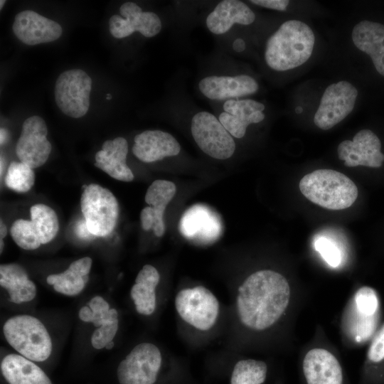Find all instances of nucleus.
Returning <instances> with one entry per match:
<instances>
[{"label":"nucleus","mask_w":384,"mask_h":384,"mask_svg":"<svg viewBox=\"0 0 384 384\" xmlns=\"http://www.w3.org/2000/svg\"><path fill=\"white\" fill-rule=\"evenodd\" d=\"M92 260L85 257L73 262L69 267L62 273L50 274L46 278L48 284L53 285L54 289L68 296L80 294L86 284L83 277L87 275L91 269Z\"/></svg>","instance_id":"28"},{"label":"nucleus","mask_w":384,"mask_h":384,"mask_svg":"<svg viewBox=\"0 0 384 384\" xmlns=\"http://www.w3.org/2000/svg\"><path fill=\"white\" fill-rule=\"evenodd\" d=\"M128 144L123 137L105 141L95 154V166L114 179L132 181L134 174L126 164Z\"/></svg>","instance_id":"22"},{"label":"nucleus","mask_w":384,"mask_h":384,"mask_svg":"<svg viewBox=\"0 0 384 384\" xmlns=\"http://www.w3.org/2000/svg\"><path fill=\"white\" fill-rule=\"evenodd\" d=\"M289 299V284L282 274L271 270L255 272L238 288V319L250 330L265 331L281 318Z\"/></svg>","instance_id":"1"},{"label":"nucleus","mask_w":384,"mask_h":384,"mask_svg":"<svg viewBox=\"0 0 384 384\" xmlns=\"http://www.w3.org/2000/svg\"><path fill=\"white\" fill-rule=\"evenodd\" d=\"M7 131L4 129H1V144L5 142L8 136Z\"/></svg>","instance_id":"40"},{"label":"nucleus","mask_w":384,"mask_h":384,"mask_svg":"<svg viewBox=\"0 0 384 384\" xmlns=\"http://www.w3.org/2000/svg\"><path fill=\"white\" fill-rule=\"evenodd\" d=\"M302 111H303V109H302V107H297L296 108V110H295V112H296L297 114L302 113Z\"/></svg>","instance_id":"42"},{"label":"nucleus","mask_w":384,"mask_h":384,"mask_svg":"<svg viewBox=\"0 0 384 384\" xmlns=\"http://www.w3.org/2000/svg\"><path fill=\"white\" fill-rule=\"evenodd\" d=\"M0 285L9 294V301L15 304L27 302L36 294L35 284L28 278L25 269L16 263L0 266Z\"/></svg>","instance_id":"27"},{"label":"nucleus","mask_w":384,"mask_h":384,"mask_svg":"<svg viewBox=\"0 0 384 384\" xmlns=\"http://www.w3.org/2000/svg\"><path fill=\"white\" fill-rule=\"evenodd\" d=\"M134 141L133 154L146 163L176 156L181 150L178 141L171 134L161 130H146L137 134Z\"/></svg>","instance_id":"19"},{"label":"nucleus","mask_w":384,"mask_h":384,"mask_svg":"<svg viewBox=\"0 0 384 384\" xmlns=\"http://www.w3.org/2000/svg\"><path fill=\"white\" fill-rule=\"evenodd\" d=\"M251 3L277 11H285L289 3L287 0H252Z\"/></svg>","instance_id":"34"},{"label":"nucleus","mask_w":384,"mask_h":384,"mask_svg":"<svg viewBox=\"0 0 384 384\" xmlns=\"http://www.w3.org/2000/svg\"><path fill=\"white\" fill-rule=\"evenodd\" d=\"M339 159L348 167L364 166L380 167L384 161L381 143L375 134L369 129H362L353 140L343 141L338 146Z\"/></svg>","instance_id":"15"},{"label":"nucleus","mask_w":384,"mask_h":384,"mask_svg":"<svg viewBox=\"0 0 384 384\" xmlns=\"http://www.w3.org/2000/svg\"><path fill=\"white\" fill-rule=\"evenodd\" d=\"M47 134L46 124L41 117L32 116L27 118L23 124L16 146V154L20 161L32 169L44 164L52 149L46 138Z\"/></svg>","instance_id":"13"},{"label":"nucleus","mask_w":384,"mask_h":384,"mask_svg":"<svg viewBox=\"0 0 384 384\" xmlns=\"http://www.w3.org/2000/svg\"><path fill=\"white\" fill-rule=\"evenodd\" d=\"M368 358L373 363H378L384 359V324L370 346Z\"/></svg>","instance_id":"33"},{"label":"nucleus","mask_w":384,"mask_h":384,"mask_svg":"<svg viewBox=\"0 0 384 384\" xmlns=\"http://www.w3.org/2000/svg\"><path fill=\"white\" fill-rule=\"evenodd\" d=\"M302 193L312 203L329 210H342L352 206L358 188L345 174L332 169H318L299 181Z\"/></svg>","instance_id":"3"},{"label":"nucleus","mask_w":384,"mask_h":384,"mask_svg":"<svg viewBox=\"0 0 384 384\" xmlns=\"http://www.w3.org/2000/svg\"><path fill=\"white\" fill-rule=\"evenodd\" d=\"M303 371L307 384H342L340 363L324 348H315L307 352L303 360Z\"/></svg>","instance_id":"21"},{"label":"nucleus","mask_w":384,"mask_h":384,"mask_svg":"<svg viewBox=\"0 0 384 384\" xmlns=\"http://www.w3.org/2000/svg\"><path fill=\"white\" fill-rule=\"evenodd\" d=\"M357 96V89L347 81L328 86L314 117L315 125L327 130L341 122L352 112Z\"/></svg>","instance_id":"12"},{"label":"nucleus","mask_w":384,"mask_h":384,"mask_svg":"<svg viewBox=\"0 0 384 384\" xmlns=\"http://www.w3.org/2000/svg\"><path fill=\"white\" fill-rule=\"evenodd\" d=\"M4 3H5L4 0H1L0 1V9H2V6H4Z\"/></svg>","instance_id":"44"},{"label":"nucleus","mask_w":384,"mask_h":384,"mask_svg":"<svg viewBox=\"0 0 384 384\" xmlns=\"http://www.w3.org/2000/svg\"><path fill=\"white\" fill-rule=\"evenodd\" d=\"M114 346V342L112 341L110 342H109L106 346H105V348L107 349V350H110L112 349Z\"/></svg>","instance_id":"41"},{"label":"nucleus","mask_w":384,"mask_h":384,"mask_svg":"<svg viewBox=\"0 0 384 384\" xmlns=\"http://www.w3.org/2000/svg\"><path fill=\"white\" fill-rule=\"evenodd\" d=\"M267 366L262 361L243 359L233 370L230 384H262L267 376Z\"/></svg>","instance_id":"29"},{"label":"nucleus","mask_w":384,"mask_h":384,"mask_svg":"<svg viewBox=\"0 0 384 384\" xmlns=\"http://www.w3.org/2000/svg\"><path fill=\"white\" fill-rule=\"evenodd\" d=\"M79 318L85 322H93L94 314L88 306H82L78 313Z\"/></svg>","instance_id":"37"},{"label":"nucleus","mask_w":384,"mask_h":384,"mask_svg":"<svg viewBox=\"0 0 384 384\" xmlns=\"http://www.w3.org/2000/svg\"><path fill=\"white\" fill-rule=\"evenodd\" d=\"M316 250L324 260L331 267H338L341 261V253L336 245L324 237L316 239L314 243Z\"/></svg>","instance_id":"31"},{"label":"nucleus","mask_w":384,"mask_h":384,"mask_svg":"<svg viewBox=\"0 0 384 384\" xmlns=\"http://www.w3.org/2000/svg\"><path fill=\"white\" fill-rule=\"evenodd\" d=\"M379 317V300L375 291L362 287L355 293L343 317L346 334L356 343L366 341L374 333Z\"/></svg>","instance_id":"7"},{"label":"nucleus","mask_w":384,"mask_h":384,"mask_svg":"<svg viewBox=\"0 0 384 384\" xmlns=\"http://www.w3.org/2000/svg\"><path fill=\"white\" fill-rule=\"evenodd\" d=\"M255 19L254 12L244 2L238 0L220 1L206 18L208 28L214 34H223L234 23L250 25Z\"/></svg>","instance_id":"23"},{"label":"nucleus","mask_w":384,"mask_h":384,"mask_svg":"<svg viewBox=\"0 0 384 384\" xmlns=\"http://www.w3.org/2000/svg\"><path fill=\"white\" fill-rule=\"evenodd\" d=\"M176 193L175 184L166 180H156L148 188L145 201L150 206L144 208L140 220L144 230L153 229L154 234L161 237L165 231L164 213L166 206Z\"/></svg>","instance_id":"17"},{"label":"nucleus","mask_w":384,"mask_h":384,"mask_svg":"<svg viewBox=\"0 0 384 384\" xmlns=\"http://www.w3.org/2000/svg\"><path fill=\"white\" fill-rule=\"evenodd\" d=\"M1 370L9 384H52L40 367L21 355L6 356L1 361Z\"/></svg>","instance_id":"25"},{"label":"nucleus","mask_w":384,"mask_h":384,"mask_svg":"<svg viewBox=\"0 0 384 384\" xmlns=\"http://www.w3.org/2000/svg\"><path fill=\"white\" fill-rule=\"evenodd\" d=\"M315 42L311 28L298 20L283 23L267 41L265 59L277 71L302 65L311 57Z\"/></svg>","instance_id":"2"},{"label":"nucleus","mask_w":384,"mask_h":384,"mask_svg":"<svg viewBox=\"0 0 384 384\" xmlns=\"http://www.w3.org/2000/svg\"><path fill=\"white\" fill-rule=\"evenodd\" d=\"M7 234V228L5 224L1 220L0 223V240H3Z\"/></svg>","instance_id":"39"},{"label":"nucleus","mask_w":384,"mask_h":384,"mask_svg":"<svg viewBox=\"0 0 384 384\" xmlns=\"http://www.w3.org/2000/svg\"><path fill=\"white\" fill-rule=\"evenodd\" d=\"M191 130L197 145L210 157L227 159L234 154L235 141L211 113L202 111L196 114L191 119Z\"/></svg>","instance_id":"11"},{"label":"nucleus","mask_w":384,"mask_h":384,"mask_svg":"<svg viewBox=\"0 0 384 384\" xmlns=\"http://www.w3.org/2000/svg\"><path fill=\"white\" fill-rule=\"evenodd\" d=\"M265 108L262 103L253 100H228L223 105L225 112L218 119L231 136L240 139L245 136L248 125L265 119Z\"/></svg>","instance_id":"18"},{"label":"nucleus","mask_w":384,"mask_h":384,"mask_svg":"<svg viewBox=\"0 0 384 384\" xmlns=\"http://www.w3.org/2000/svg\"><path fill=\"white\" fill-rule=\"evenodd\" d=\"M91 87L92 79L85 71L65 70L55 82V102L65 114L73 118L82 117L89 109Z\"/></svg>","instance_id":"9"},{"label":"nucleus","mask_w":384,"mask_h":384,"mask_svg":"<svg viewBox=\"0 0 384 384\" xmlns=\"http://www.w3.org/2000/svg\"><path fill=\"white\" fill-rule=\"evenodd\" d=\"M159 348L147 342L134 346L119 364L117 376L120 384H154L161 368Z\"/></svg>","instance_id":"10"},{"label":"nucleus","mask_w":384,"mask_h":384,"mask_svg":"<svg viewBox=\"0 0 384 384\" xmlns=\"http://www.w3.org/2000/svg\"><path fill=\"white\" fill-rule=\"evenodd\" d=\"M119 12L122 17L115 14L109 21L110 33L116 38L127 37L135 31L145 37H153L161 29L159 17L153 12H143L135 3H124Z\"/></svg>","instance_id":"14"},{"label":"nucleus","mask_w":384,"mask_h":384,"mask_svg":"<svg viewBox=\"0 0 384 384\" xmlns=\"http://www.w3.org/2000/svg\"><path fill=\"white\" fill-rule=\"evenodd\" d=\"M352 40L358 49L370 55L376 70L384 76V25L362 21L353 28Z\"/></svg>","instance_id":"24"},{"label":"nucleus","mask_w":384,"mask_h":384,"mask_svg":"<svg viewBox=\"0 0 384 384\" xmlns=\"http://www.w3.org/2000/svg\"><path fill=\"white\" fill-rule=\"evenodd\" d=\"M174 305L180 318L199 331L211 329L218 319V299L204 286L198 285L180 290L175 297Z\"/></svg>","instance_id":"5"},{"label":"nucleus","mask_w":384,"mask_h":384,"mask_svg":"<svg viewBox=\"0 0 384 384\" xmlns=\"http://www.w3.org/2000/svg\"><path fill=\"white\" fill-rule=\"evenodd\" d=\"M76 233L78 237L82 239H90L95 236L88 230L85 219L78 223L76 225Z\"/></svg>","instance_id":"36"},{"label":"nucleus","mask_w":384,"mask_h":384,"mask_svg":"<svg viewBox=\"0 0 384 384\" xmlns=\"http://www.w3.org/2000/svg\"><path fill=\"white\" fill-rule=\"evenodd\" d=\"M12 28L16 36L28 46L54 41L63 32L57 22L31 10L17 14Z\"/></svg>","instance_id":"16"},{"label":"nucleus","mask_w":384,"mask_h":384,"mask_svg":"<svg viewBox=\"0 0 384 384\" xmlns=\"http://www.w3.org/2000/svg\"><path fill=\"white\" fill-rule=\"evenodd\" d=\"M80 206L87 228L93 235L103 237L114 230L119 206L110 190L95 183L85 186Z\"/></svg>","instance_id":"6"},{"label":"nucleus","mask_w":384,"mask_h":384,"mask_svg":"<svg viewBox=\"0 0 384 384\" xmlns=\"http://www.w3.org/2000/svg\"><path fill=\"white\" fill-rule=\"evenodd\" d=\"M3 248H4V241H3V240H0V251H1V253L2 252Z\"/></svg>","instance_id":"43"},{"label":"nucleus","mask_w":384,"mask_h":384,"mask_svg":"<svg viewBox=\"0 0 384 384\" xmlns=\"http://www.w3.org/2000/svg\"><path fill=\"white\" fill-rule=\"evenodd\" d=\"M118 329V321L103 324L96 329L91 337L92 346L96 349H102L112 341Z\"/></svg>","instance_id":"32"},{"label":"nucleus","mask_w":384,"mask_h":384,"mask_svg":"<svg viewBox=\"0 0 384 384\" xmlns=\"http://www.w3.org/2000/svg\"><path fill=\"white\" fill-rule=\"evenodd\" d=\"M89 307L94 315H102L104 311L110 310L109 304L101 297H94L89 302Z\"/></svg>","instance_id":"35"},{"label":"nucleus","mask_w":384,"mask_h":384,"mask_svg":"<svg viewBox=\"0 0 384 384\" xmlns=\"http://www.w3.org/2000/svg\"><path fill=\"white\" fill-rule=\"evenodd\" d=\"M3 332L9 345L32 361L42 362L50 356V335L43 323L34 316L22 314L11 317L4 324Z\"/></svg>","instance_id":"4"},{"label":"nucleus","mask_w":384,"mask_h":384,"mask_svg":"<svg viewBox=\"0 0 384 384\" xmlns=\"http://www.w3.org/2000/svg\"><path fill=\"white\" fill-rule=\"evenodd\" d=\"M31 220L18 219L14 222L10 234L20 247L32 250L51 241L58 233L57 214L49 206L38 203L30 208Z\"/></svg>","instance_id":"8"},{"label":"nucleus","mask_w":384,"mask_h":384,"mask_svg":"<svg viewBox=\"0 0 384 384\" xmlns=\"http://www.w3.org/2000/svg\"><path fill=\"white\" fill-rule=\"evenodd\" d=\"M159 280V273L152 265H146L139 272L135 279V284L130 292L131 297L139 314L149 316L155 311L156 288Z\"/></svg>","instance_id":"26"},{"label":"nucleus","mask_w":384,"mask_h":384,"mask_svg":"<svg viewBox=\"0 0 384 384\" xmlns=\"http://www.w3.org/2000/svg\"><path fill=\"white\" fill-rule=\"evenodd\" d=\"M106 98L107 100H110L112 98V95L110 94H107Z\"/></svg>","instance_id":"45"},{"label":"nucleus","mask_w":384,"mask_h":384,"mask_svg":"<svg viewBox=\"0 0 384 384\" xmlns=\"http://www.w3.org/2000/svg\"><path fill=\"white\" fill-rule=\"evenodd\" d=\"M35 174L33 169L20 161H12L5 178L6 186L18 193H26L33 186Z\"/></svg>","instance_id":"30"},{"label":"nucleus","mask_w":384,"mask_h":384,"mask_svg":"<svg viewBox=\"0 0 384 384\" xmlns=\"http://www.w3.org/2000/svg\"><path fill=\"white\" fill-rule=\"evenodd\" d=\"M198 87L206 97L223 100L254 94L258 90V84L247 75L209 76L199 82Z\"/></svg>","instance_id":"20"},{"label":"nucleus","mask_w":384,"mask_h":384,"mask_svg":"<svg viewBox=\"0 0 384 384\" xmlns=\"http://www.w3.org/2000/svg\"><path fill=\"white\" fill-rule=\"evenodd\" d=\"M233 48L238 53L242 52L245 48V43L242 38H237L233 43Z\"/></svg>","instance_id":"38"}]
</instances>
